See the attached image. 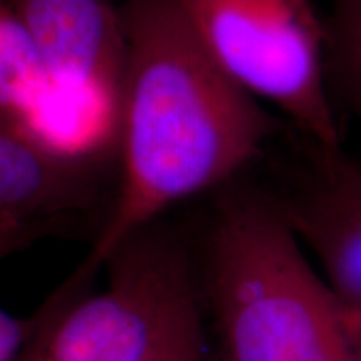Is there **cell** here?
I'll list each match as a JSON object with an SVG mask.
<instances>
[{"label": "cell", "mask_w": 361, "mask_h": 361, "mask_svg": "<svg viewBox=\"0 0 361 361\" xmlns=\"http://www.w3.org/2000/svg\"><path fill=\"white\" fill-rule=\"evenodd\" d=\"M51 89L29 30L7 0H0V116L32 133Z\"/></svg>", "instance_id": "obj_8"}, {"label": "cell", "mask_w": 361, "mask_h": 361, "mask_svg": "<svg viewBox=\"0 0 361 361\" xmlns=\"http://www.w3.org/2000/svg\"><path fill=\"white\" fill-rule=\"evenodd\" d=\"M121 13L128 56L114 124L123 174L69 278L78 286L171 206L233 183L278 134V121L207 56L176 0H126Z\"/></svg>", "instance_id": "obj_1"}, {"label": "cell", "mask_w": 361, "mask_h": 361, "mask_svg": "<svg viewBox=\"0 0 361 361\" xmlns=\"http://www.w3.org/2000/svg\"><path fill=\"white\" fill-rule=\"evenodd\" d=\"M326 72L333 104L361 124V0H329Z\"/></svg>", "instance_id": "obj_9"}, {"label": "cell", "mask_w": 361, "mask_h": 361, "mask_svg": "<svg viewBox=\"0 0 361 361\" xmlns=\"http://www.w3.org/2000/svg\"><path fill=\"white\" fill-rule=\"evenodd\" d=\"M89 200L74 156L0 116V219L44 224Z\"/></svg>", "instance_id": "obj_7"}, {"label": "cell", "mask_w": 361, "mask_h": 361, "mask_svg": "<svg viewBox=\"0 0 361 361\" xmlns=\"http://www.w3.org/2000/svg\"><path fill=\"white\" fill-rule=\"evenodd\" d=\"M147 361H209L201 311L180 324Z\"/></svg>", "instance_id": "obj_10"}, {"label": "cell", "mask_w": 361, "mask_h": 361, "mask_svg": "<svg viewBox=\"0 0 361 361\" xmlns=\"http://www.w3.org/2000/svg\"><path fill=\"white\" fill-rule=\"evenodd\" d=\"M29 30L52 89L104 101L114 116L128 39L121 7L111 0H7Z\"/></svg>", "instance_id": "obj_6"}, {"label": "cell", "mask_w": 361, "mask_h": 361, "mask_svg": "<svg viewBox=\"0 0 361 361\" xmlns=\"http://www.w3.org/2000/svg\"><path fill=\"white\" fill-rule=\"evenodd\" d=\"M101 293L64 283L40 311V361H147L201 311L183 239L157 223L130 236L104 264Z\"/></svg>", "instance_id": "obj_3"}, {"label": "cell", "mask_w": 361, "mask_h": 361, "mask_svg": "<svg viewBox=\"0 0 361 361\" xmlns=\"http://www.w3.org/2000/svg\"><path fill=\"white\" fill-rule=\"evenodd\" d=\"M218 69L278 107L298 133L340 146L326 72V20L311 0H176Z\"/></svg>", "instance_id": "obj_4"}, {"label": "cell", "mask_w": 361, "mask_h": 361, "mask_svg": "<svg viewBox=\"0 0 361 361\" xmlns=\"http://www.w3.org/2000/svg\"><path fill=\"white\" fill-rule=\"evenodd\" d=\"M346 361H361V351L351 348V355H350V358L346 360Z\"/></svg>", "instance_id": "obj_14"}, {"label": "cell", "mask_w": 361, "mask_h": 361, "mask_svg": "<svg viewBox=\"0 0 361 361\" xmlns=\"http://www.w3.org/2000/svg\"><path fill=\"white\" fill-rule=\"evenodd\" d=\"M202 290L223 361L350 358L341 301L271 192H223L206 238Z\"/></svg>", "instance_id": "obj_2"}, {"label": "cell", "mask_w": 361, "mask_h": 361, "mask_svg": "<svg viewBox=\"0 0 361 361\" xmlns=\"http://www.w3.org/2000/svg\"><path fill=\"white\" fill-rule=\"evenodd\" d=\"M39 234L40 226L37 224L0 221V259L30 245Z\"/></svg>", "instance_id": "obj_12"}, {"label": "cell", "mask_w": 361, "mask_h": 361, "mask_svg": "<svg viewBox=\"0 0 361 361\" xmlns=\"http://www.w3.org/2000/svg\"><path fill=\"white\" fill-rule=\"evenodd\" d=\"M0 221H6V219H0ZM13 223H16V221H13Z\"/></svg>", "instance_id": "obj_15"}, {"label": "cell", "mask_w": 361, "mask_h": 361, "mask_svg": "<svg viewBox=\"0 0 361 361\" xmlns=\"http://www.w3.org/2000/svg\"><path fill=\"white\" fill-rule=\"evenodd\" d=\"M42 333H44V319H42V311H37V326L32 338H30L29 345L24 353H22L19 361H40V351H42Z\"/></svg>", "instance_id": "obj_13"}, {"label": "cell", "mask_w": 361, "mask_h": 361, "mask_svg": "<svg viewBox=\"0 0 361 361\" xmlns=\"http://www.w3.org/2000/svg\"><path fill=\"white\" fill-rule=\"evenodd\" d=\"M303 139L290 189L273 194L288 223L322 266L345 311L361 328V159L340 146Z\"/></svg>", "instance_id": "obj_5"}, {"label": "cell", "mask_w": 361, "mask_h": 361, "mask_svg": "<svg viewBox=\"0 0 361 361\" xmlns=\"http://www.w3.org/2000/svg\"><path fill=\"white\" fill-rule=\"evenodd\" d=\"M37 326L32 318H17L0 308V361H19Z\"/></svg>", "instance_id": "obj_11"}]
</instances>
